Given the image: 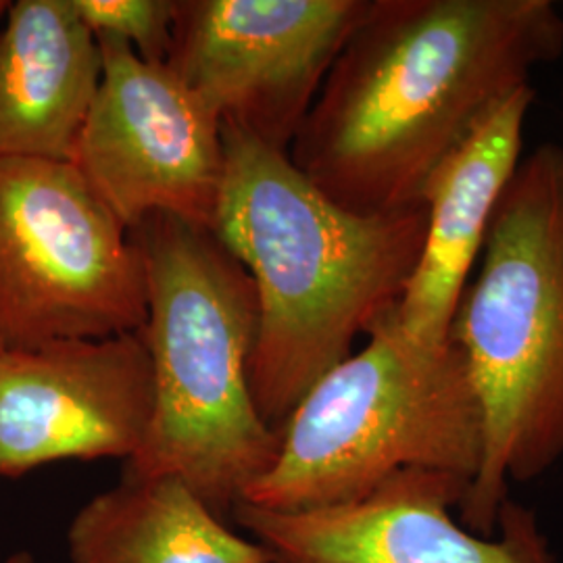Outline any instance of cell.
Segmentation results:
<instances>
[{
	"mask_svg": "<svg viewBox=\"0 0 563 563\" xmlns=\"http://www.w3.org/2000/svg\"><path fill=\"white\" fill-rule=\"evenodd\" d=\"M151 420L141 332L0 349V478L69 460L132 462Z\"/></svg>",
	"mask_w": 563,
	"mask_h": 563,
	"instance_id": "30bf717a",
	"label": "cell"
},
{
	"mask_svg": "<svg viewBox=\"0 0 563 563\" xmlns=\"http://www.w3.org/2000/svg\"><path fill=\"white\" fill-rule=\"evenodd\" d=\"M465 286L451 336L483 409V460L457 507L490 537L511 483L563 460V146L544 142L516 167Z\"/></svg>",
	"mask_w": 563,
	"mask_h": 563,
	"instance_id": "277c9868",
	"label": "cell"
},
{
	"mask_svg": "<svg viewBox=\"0 0 563 563\" xmlns=\"http://www.w3.org/2000/svg\"><path fill=\"white\" fill-rule=\"evenodd\" d=\"M101 76V46L71 0L11 2L0 32V159L69 162Z\"/></svg>",
	"mask_w": 563,
	"mask_h": 563,
	"instance_id": "7c38bea8",
	"label": "cell"
},
{
	"mask_svg": "<svg viewBox=\"0 0 563 563\" xmlns=\"http://www.w3.org/2000/svg\"><path fill=\"white\" fill-rule=\"evenodd\" d=\"M95 36L130 44L148 63H167L176 0H71Z\"/></svg>",
	"mask_w": 563,
	"mask_h": 563,
	"instance_id": "5bb4252c",
	"label": "cell"
},
{
	"mask_svg": "<svg viewBox=\"0 0 563 563\" xmlns=\"http://www.w3.org/2000/svg\"><path fill=\"white\" fill-rule=\"evenodd\" d=\"M467 488L453 474L405 470L351 501L232 514L269 563H558L537 514L509 499L490 537L465 528L453 511Z\"/></svg>",
	"mask_w": 563,
	"mask_h": 563,
	"instance_id": "9c48e42d",
	"label": "cell"
},
{
	"mask_svg": "<svg viewBox=\"0 0 563 563\" xmlns=\"http://www.w3.org/2000/svg\"><path fill=\"white\" fill-rule=\"evenodd\" d=\"M130 230L69 162L0 159V349L141 332Z\"/></svg>",
	"mask_w": 563,
	"mask_h": 563,
	"instance_id": "8992f818",
	"label": "cell"
},
{
	"mask_svg": "<svg viewBox=\"0 0 563 563\" xmlns=\"http://www.w3.org/2000/svg\"><path fill=\"white\" fill-rule=\"evenodd\" d=\"M9 9H11V2L9 0H0V20L9 15Z\"/></svg>",
	"mask_w": 563,
	"mask_h": 563,
	"instance_id": "2e32d148",
	"label": "cell"
},
{
	"mask_svg": "<svg viewBox=\"0 0 563 563\" xmlns=\"http://www.w3.org/2000/svg\"><path fill=\"white\" fill-rule=\"evenodd\" d=\"M67 555L69 563H269L180 478L125 470L74 516Z\"/></svg>",
	"mask_w": 563,
	"mask_h": 563,
	"instance_id": "4fadbf2b",
	"label": "cell"
},
{
	"mask_svg": "<svg viewBox=\"0 0 563 563\" xmlns=\"http://www.w3.org/2000/svg\"><path fill=\"white\" fill-rule=\"evenodd\" d=\"M130 236L146 272L141 336L153 369V420L125 472L176 476L223 518L272 470L282 443L251 386L255 284L209 228L148 216Z\"/></svg>",
	"mask_w": 563,
	"mask_h": 563,
	"instance_id": "3957f363",
	"label": "cell"
},
{
	"mask_svg": "<svg viewBox=\"0 0 563 563\" xmlns=\"http://www.w3.org/2000/svg\"><path fill=\"white\" fill-rule=\"evenodd\" d=\"M282 428L278 457L241 504L305 509L357 499L405 470L474 481L483 409L462 346L409 336L393 309Z\"/></svg>",
	"mask_w": 563,
	"mask_h": 563,
	"instance_id": "5b68a950",
	"label": "cell"
},
{
	"mask_svg": "<svg viewBox=\"0 0 563 563\" xmlns=\"http://www.w3.org/2000/svg\"><path fill=\"white\" fill-rule=\"evenodd\" d=\"M534 88L509 95L428 176L420 202L428 232L418 265L393 309L418 341H449L472 265L483 253L493 211L520 165Z\"/></svg>",
	"mask_w": 563,
	"mask_h": 563,
	"instance_id": "8fae6325",
	"label": "cell"
},
{
	"mask_svg": "<svg viewBox=\"0 0 563 563\" xmlns=\"http://www.w3.org/2000/svg\"><path fill=\"white\" fill-rule=\"evenodd\" d=\"M102 76L69 163L128 230L172 216L213 230L225 174L222 121L167 63L97 36Z\"/></svg>",
	"mask_w": 563,
	"mask_h": 563,
	"instance_id": "52a82bcc",
	"label": "cell"
},
{
	"mask_svg": "<svg viewBox=\"0 0 563 563\" xmlns=\"http://www.w3.org/2000/svg\"><path fill=\"white\" fill-rule=\"evenodd\" d=\"M562 53L551 0H372L288 159L346 211L416 205L437 165Z\"/></svg>",
	"mask_w": 563,
	"mask_h": 563,
	"instance_id": "6da1fadb",
	"label": "cell"
},
{
	"mask_svg": "<svg viewBox=\"0 0 563 563\" xmlns=\"http://www.w3.org/2000/svg\"><path fill=\"white\" fill-rule=\"evenodd\" d=\"M225 174L213 232L257 292L251 386L282 434L302 397L397 307L426 232L423 202L362 216L302 176L288 153L222 125Z\"/></svg>",
	"mask_w": 563,
	"mask_h": 563,
	"instance_id": "7a4b0ae2",
	"label": "cell"
},
{
	"mask_svg": "<svg viewBox=\"0 0 563 563\" xmlns=\"http://www.w3.org/2000/svg\"><path fill=\"white\" fill-rule=\"evenodd\" d=\"M0 563H36V560L30 551H15L13 555H9L4 562Z\"/></svg>",
	"mask_w": 563,
	"mask_h": 563,
	"instance_id": "9a60e30c",
	"label": "cell"
},
{
	"mask_svg": "<svg viewBox=\"0 0 563 563\" xmlns=\"http://www.w3.org/2000/svg\"><path fill=\"white\" fill-rule=\"evenodd\" d=\"M372 0H176L167 65L222 125L288 153Z\"/></svg>",
	"mask_w": 563,
	"mask_h": 563,
	"instance_id": "ba28073f",
	"label": "cell"
}]
</instances>
